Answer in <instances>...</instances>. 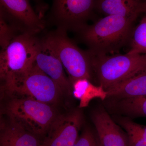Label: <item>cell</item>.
Segmentation results:
<instances>
[{"label": "cell", "instance_id": "cell-10", "mask_svg": "<svg viewBox=\"0 0 146 146\" xmlns=\"http://www.w3.org/2000/svg\"><path fill=\"white\" fill-rule=\"evenodd\" d=\"M35 64L56 83L63 95L72 94V86L65 74L63 64L44 38L40 39Z\"/></svg>", "mask_w": 146, "mask_h": 146}, {"label": "cell", "instance_id": "cell-12", "mask_svg": "<svg viewBox=\"0 0 146 146\" xmlns=\"http://www.w3.org/2000/svg\"><path fill=\"white\" fill-rule=\"evenodd\" d=\"M106 91L111 99L146 96V67Z\"/></svg>", "mask_w": 146, "mask_h": 146}, {"label": "cell", "instance_id": "cell-3", "mask_svg": "<svg viewBox=\"0 0 146 146\" xmlns=\"http://www.w3.org/2000/svg\"><path fill=\"white\" fill-rule=\"evenodd\" d=\"M11 97L5 109L9 121L38 138H44L58 115L52 105L28 97Z\"/></svg>", "mask_w": 146, "mask_h": 146}, {"label": "cell", "instance_id": "cell-9", "mask_svg": "<svg viewBox=\"0 0 146 146\" xmlns=\"http://www.w3.org/2000/svg\"><path fill=\"white\" fill-rule=\"evenodd\" d=\"M83 115L79 110L58 115L52 123L41 146H74L83 123Z\"/></svg>", "mask_w": 146, "mask_h": 146}, {"label": "cell", "instance_id": "cell-7", "mask_svg": "<svg viewBox=\"0 0 146 146\" xmlns=\"http://www.w3.org/2000/svg\"><path fill=\"white\" fill-rule=\"evenodd\" d=\"M96 0H52L49 21L57 29L78 32L95 8Z\"/></svg>", "mask_w": 146, "mask_h": 146}, {"label": "cell", "instance_id": "cell-16", "mask_svg": "<svg viewBox=\"0 0 146 146\" xmlns=\"http://www.w3.org/2000/svg\"><path fill=\"white\" fill-rule=\"evenodd\" d=\"M112 100L110 107L117 113L131 119L146 118V96Z\"/></svg>", "mask_w": 146, "mask_h": 146}, {"label": "cell", "instance_id": "cell-19", "mask_svg": "<svg viewBox=\"0 0 146 146\" xmlns=\"http://www.w3.org/2000/svg\"><path fill=\"white\" fill-rule=\"evenodd\" d=\"M74 146H100L96 133L86 127L82 132Z\"/></svg>", "mask_w": 146, "mask_h": 146}, {"label": "cell", "instance_id": "cell-21", "mask_svg": "<svg viewBox=\"0 0 146 146\" xmlns=\"http://www.w3.org/2000/svg\"><path fill=\"white\" fill-rule=\"evenodd\" d=\"M36 2H38L40 1L41 0H34Z\"/></svg>", "mask_w": 146, "mask_h": 146}, {"label": "cell", "instance_id": "cell-18", "mask_svg": "<svg viewBox=\"0 0 146 146\" xmlns=\"http://www.w3.org/2000/svg\"><path fill=\"white\" fill-rule=\"evenodd\" d=\"M129 53L146 54V13L131 33Z\"/></svg>", "mask_w": 146, "mask_h": 146}, {"label": "cell", "instance_id": "cell-8", "mask_svg": "<svg viewBox=\"0 0 146 146\" xmlns=\"http://www.w3.org/2000/svg\"><path fill=\"white\" fill-rule=\"evenodd\" d=\"M0 5L1 17L21 31L36 35L44 28L29 0H0Z\"/></svg>", "mask_w": 146, "mask_h": 146}, {"label": "cell", "instance_id": "cell-11", "mask_svg": "<svg viewBox=\"0 0 146 146\" xmlns=\"http://www.w3.org/2000/svg\"><path fill=\"white\" fill-rule=\"evenodd\" d=\"M92 119L100 146H128L127 133L104 108L95 110Z\"/></svg>", "mask_w": 146, "mask_h": 146}, {"label": "cell", "instance_id": "cell-13", "mask_svg": "<svg viewBox=\"0 0 146 146\" xmlns=\"http://www.w3.org/2000/svg\"><path fill=\"white\" fill-rule=\"evenodd\" d=\"M1 127L0 146L42 145L37 136L10 121Z\"/></svg>", "mask_w": 146, "mask_h": 146}, {"label": "cell", "instance_id": "cell-5", "mask_svg": "<svg viewBox=\"0 0 146 146\" xmlns=\"http://www.w3.org/2000/svg\"><path fill=\"white\" fill-rule=\"evenodd\" d=\"M67 31L57 29L44 37L63 64L71 84L80 79L91 81L93 70L89 51H84L69 38Z\"/></svg>", "mask_w": 146, "mask_h": 146}, {"label": "cell", "instance_id": "cell-6", "mask_svg": "<svg viewBox=\"0 0 146 146\" xmlns=\"http://www.w3.org/2000/svg\"><path fill=\"white\" fill-rule=\"evenodd\" d=\"M7 94L31 98L52 105L63 95L56 83L35 64L11 86Z\"/></svg>", "mask_w": 146, "mask_h": 146}, {"label": "cell", "instance_id": "cell-20", "mask_svg": "<svg viewBox=\"0 0 146 146\" xmlns=\"http://www.w3.org/2000/svg\"><path fill=\"white\" fill-rule=\"evenodd\" d=\"M141 13H146V0L142 1L141 2Z\"/></svg>", "mask_w": 146, "mask_h": 146}, {"label": "cell", "instance_id": "cell-2", "mask_svg": "<svg viewBox=\"0 0 146 146\" xmlns=\"http://www.w3.org/2000/svg\"><path fill=\"white\" fill-rule=\"evenodd\" d=\"M135 20L117 15L106 16L93 25L85 26L78 32L92 54L116 52L130 38Z\"/></svg>", "mask_w": 146, "mask_h": 146}, {"label": "cell", "instance_id": "cell-15", "mask_svg": "<svg viewBox=\"0 0 146 146\" xmlns=\"http://www.w3.org/2000/svg\"><path fill=\"white\" fill-rule=\"evenodd\" d=\"M74 96L80 100V107H85L91 100L99 98L104 100L107 98V91L100 85L97 86L87 79H80L72 84Z\"/></svg>", "mask_w": 146, "mask_h": 146}, {"label": "cell", "instance_id": "cell-14", "mask_svg": "<svg viewBox=\"0 0 146 146\" xmlns=\"http://www.w3.org/2000/svg\"><path fill=\"white\" fill-rule=\"evenodd\" d=\"M141 0H96L95 8L105 16L117 15L135 20L141 13Z\"/></svg>", "mask_w": 146, "mask_h": 146}, {"label": "cell", "instance_id": "cell-4", "mask_svg": "<svg viewBox=\"0 0 146 146\" xmlns=\"http://www.w3.org/2000/svg\"><path fill=\"white\" fill-rule=\"evenodd\" d=\"M90 53L92 69L100 85L106 91L146 67V54L96 55Z\"/></svg>", "mask_w": 146, "mask_h": 146}, {"label": "cell", "instance_id": "cell-1", "mask_svg": "<svg viewBox=\"0 0 146 146\" xmlns=\"http://www.w3.org/2000/svg\"><path fill=\"white\" fill-rule=\"evenodd\" d=\"M40 40L18 30L1 39L0 77L5 92L34 65Z\"/></svg>", "mask_w": 146, "mask_h": 146}, {"label": "cell", "instance_id": "cell-17", "mask_svg": "<svg viewBox=\"0 0 146 146\" xmlns=\"http://www.w3.org/2000/svg\"><path fill=\"white\" fill-rule=\"evenodd\" d=\"M115 120L125 131L128 146H146V125L134 122L127 117H118Z\"/></svg>", "mask_w": 146, "mask_h": 146}]
</instances>
